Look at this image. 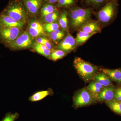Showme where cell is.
Wrapping results in <instances>:
<instances>
[{
	"label": "cell",
	"mask_w": 121,
	"mask_h": 121,
	"mask_svg": "<svg viewBox=\"0 0 121 121\" xmlns=\"http://www.w3.org/2000/svg\"><path fill=\"white\" fill-rule=\"evenodd\" d=\"M93 13L91 8H82L75 6L71 8L67 15L71 28L75 30L81 28L89 22Z\"/></svg>",
	"instance_id": "1"
},
{
	"label": "cell",
	"mask_w": 121,
	"mask_h": 121,
	"mask_svg": "<svg viewBox=\"0 0 121 121\" xmlns=\"http://www.w3.org/2000/svg\"><path fill=\"white\" fill-rule=\"evenodd\" d=\"M73 64L78 74L86 83L93 80L98 71V68L95 65L79 57H76Z\"/></svg>",
	"instance_id": "2"
},
{
	"label": "cell",
	"mask_w": 121,
	"mask_h": 121,
	"mask_svg": "<svg viewBox=\"0 0 121 121\" xmlns=\"http://www.w3.org/2000/svg\"><path fill=\"white\" fill-rule=\"evenodd\" d=\"M2 12L17 21L26 22L28 18L27 11L22 1L19 0H10Z\"/></svg>",
	"instance_id": "3"
},
{
	"label": "cell",
	"mask_w": 121,
	"mask_h": 121,
	"mask_svg": "<svg viewBox=\"0 0 121 121\" xmlns=\"http://www.w3.org/2000/svg\"><path fill=\"white\" fill-rule=\"evenodd\" d=\"M118 0H110L100 9L97 13L98 19L101 23L108 24L116 17L118 11Z\"/></svg>",
	"instance_id": "4"
},
{
	"label": "cell",
	"mask_w": 121,
	"mask_h": 121,
	"mask_svg": "<svg viewBox=\"0 0 121 121\" xmlns=\"http://www.w3.org/2000/svg\"><path fill=\"white\" fill-rule=\"evenodd\" d=\"M73 99L72 107L75 109L91 105L97 102L95 96L86 87L76 91Z\"/></svg>",
	"instance_id": "5"
},
{
	"label": "cell",
	"mask_w": 121,
	"mask_h": 121,
	"mask_svg": "<svg viewBox=\"0 0 121 121\" xmlns=\"http://www.w3.org/2000/svg\"><path fill=\"white\" fill-rule=\"evenodd\" d=\"M35 43L33 38L28 31H25L13 42L5 46L11 50H23L32 47Z\"/></svg>",
	"instance_id": "6"
},
{
	"label": "cell",
	"mask_w": 121,
	"mask_h": 121,
	"mask_svg": "<svg viewBox=\"0 0 121 121\" xmlns=\"http://www.w3.org/2000/svg\"><path fill=\"white\" fill-rule=\"evenodd\" d=\"M22 33V29L17 27H0V41L4 45L14 41Z\"/></svg>",
	"instance_id": "7"
},
{
	"label": "cell",
	"mask_w": 121,
	"mask_h": 121,
	"mask_svg": "<svg viewBox=\"0 0 121 121\" xmlns=\"http://www.w3.org/2000/svg\"><path fill=\"white\" fill-rule=\"evenodd\" d=\"M27 31L33 39L46 35L43 25L37 20H32L29 22Z\"/></svg>",
	"instance_id": "8"
},
{
	"label": "cell",
	"mask_w": 121,
	"mask_h": 121,
	"mask_svg": "<svg viewBox=\"0 0 121 121\" xmlns=\"http://www.w3.org/2000/svg\"><path fill=\"white\" fill-rule=\"evenodd\" d=\"M45 2V0H22L29 14L35 16L39 13Z\"/></svg>",
	"instance_id": "9"
},
{
	"label": "cell",
	"mask_w": 121,
	"mask_h": 121,
	"mask_svg": "<svg viewBox=\"0 0 121 121\" xmlns=\"http://www.w3.org/2000/svg\"><path fill=\"white\" fill-rule=\"evenodd\" d=\"M76 47L75 39L69 34L58 43L55 49L62 50L67 53L72 51Z\"/></svg>",
	"instance_id": "10"
},
{
	"label": "cell",
	"mask_w": 121,
	"mask_h": 121,
	"mask_svg": "<svg viewBox=\"0 0 121 121\" xmlns=\"http://www.w3.org/2000/svg\"><path fill=\"white\" fill-rule=\"evenodd\" d=\"M26 22L17 21L2 12L0 14V27H17L22 29Z\"/></svg>",
	"instance_id": "11"
},
{
	"label": "cell",
	"mask_w": 121,
	"mask_h": 121,
	"mask_svg": "<svg viewBox=\"0 0 121 121\" xmlns=\"http://www.w3.org/2000/svg\"><path fill=\"white\" fill-rule=\"evenodd\" d=\"M115 88L113 86L105 87L102 91L95 96L97 102L105 103L114 99Z\"/></svg>",
	"instance_id": "12"
},
{
	"label": "cell",
	"mask_w": 121,
	"mask_h": 121,
	"mask_svg": "<svg viewBox=\"0 0 121 121\" xmlns=\"http://www.w3.org/2000/svg\"><path fill=\"white\" fill-rule=\"evenodd\" d=\"M100 70L108 75L112 81L121 84V69H111L101 68Z\"/></svg>",
	"instance_id": "13"
},
{
	"label": "cell",
	"mask_w": 121,
	"mask_h": 121,
	"mask_svg": "<svg viewBox=\"0 0 121 121\" xmlns=\"http://www.w3.org/2000/svg\"><path fill=\"white\" fill-rule=\"evenodd\" d=\"M93 80L99 83L104 87L113 86L112 82L108 75L103 72H98Z\"/></svg>",
	"instance_id": "14"
},
{
	"label": "cell",
	"mask_w": 121,
	"mask_h": 121,
	"mask_svg": "<svg viewBox=\"0 0 121 121\" xmlns=\"http://www.w3.org/2000/svg\"><path fill=\"white\" fill-rule=\"evenodd\" d=\"M87 33H97L101 31V28L98 22L95 21L88 22L82 27L81 30Z\"/></svg>",
	"instance_id": "15"
},
{
	"label": "cell",
	"mask_w": 121,
	"mask_h": 121,
	"mask_svg": "<svg viewBox=\"0 0 121 121\" xmlns=\"http://www.w3.org/2000/svg\"><path fill=\"white\" fill-rule=\"evenodd\" d=\"M53 91L51 89L39 91L33 94L29 98L30 101L35 102L41 101L49 95L53 94Z\"/></svg>",
	"instance_id": "16"
},
{
	"label": "cell",
	"mask_w": 121,
	"mask_h": 121,
	"mask_svg": "<svg viewBox=\"0 0 121 121\" xmlns=\"http://www.w3.org/2000/svg\"><path fill=\"white\" fill-rule=\"evenodd\" d=\"M32 48L36 52L48 59H50V55L52 51L48 49L44 45L38 43L35 41L33 45Z\"/></svg>",
	"instance_id": "17"
},
{
	"label": "cell",
	"mask_w": 121,
	"mask_h": 121,
	"mask_svg": "<svg viewBox=\"0 0 121 121\" xmlns=\"http://www.w3.org/2000/svg\"><path fill=\"white\" fill-rule=\"evenodd\" d=\"M96 33H87L80 30L78 33L75 39L76 47L82 44Z\"/></svg>",
	"instance_id": "18"
},
{
	"label": "cell",
	"mask_w": 121,
	"mask_h": 121,
	"mask_svg": "<svg viewBox=\"0 0 121 121\" xmlns=\"http://www.w3.org/2000/svg\"><path fill=\"white\" fill-rule=\"evenodd\" d=\"M107 106L116 114L121 116V102L113 99L106 102Z\"/></svg>",
	"instance_id": "19"
},
{
	"label": "cell",
	"mask_w": 121,
	"mask_h": 121,
	"mask_svg": "<svg viewBox=\"0 0 121 121\" xmlns=\"http://www.w3.org/2000/svg\"><path fill=\"white\" fill-rule=\"evenodd\" d=\"M104 87L99 83L92 80L86 87L95 97L102 91Z\"/></svg>",
	"instance_id": "20"
},
{
	"label": "cell",
	"mask_w": 121,
	"mask_h": 121,
	"mask_svg": "<svg viewBox=\"0 0 121 121\" xmlns=\"http://www.w3.org/2000/svg\"><path fill=\"white\" fill-rule=\"evenodd\" d=\"M110 0H82L84 3L89 8H92L98 9L101 8L104 5Z\"/></svg>",
	"instance_id": "21"
},
{
	"label": "cell",
	"mask_w": 121,
	"mask_h": 121,
	"mask_svg": "<svg viewBox=\"0 0 121 121\" xmlns=\"http://www.w3.org/2000/svg\"><path fill=\"white\" fill-rule=\"evenodd\" d=\"M59 25L63 31L68 30V19L67 12L63 10L60 13L59 19Z\"/></svg>",
	"instance_id": "22"
},
{
	"label": "cell",
	"mask_w": 121,
	"mask_h": 121,
	"mask_svg": "<svg viewBox=\"0 0 121 121\" xmlns=\"http://www.w3.org/2000/svg\"><path fill=\"white\" fill-rule=\"evenodd\" d=\"M57 10H58L57 8L54 4L46 3L43 4L40 9L41 17L43 18L46 15L52 13Z\"/></svg>",
	"instance_id": "23"
},
{
	"label": "cell",
	"mask_w": 121,
	"mask_h": 121,
	"mask_svg": "<svg viewBox=\"0 0 121 121\" xmlns=\"http://www.w3.org/2000/svg\"><path fill=\"white\" fill-rule=\"evenodd\" d=\"M50 34V38L56 44L59 43V42L63 39L65 35L64 31L60 30L59 29L51 32Z\"/></svg>",
	"instance_id": "24"
},
{
	"label": "cell",
	"mask_w": 121,
	"mask_h": 121,
	"mask_svg": "<svg viewBox=\"0 0 121 121\" xmlns=\"http://www.w3.org/2000/svg\"><path fill=\"white\" fill-rule=\"evenodd\" d=\"M60 15L58 11L56 10L54 12L46 15L43 17V22L45 23L56 22L59 20Z\"/></svg>",
	"instance_id": "25"
},
{
	"label": "cell",
	"mask_w": 121,
	"mask_h": 121,
	"mask_svg": "<svg viewBox=\"0 0 121 121\" xmlns=\"http://www.w3.org/2000/svg\"><path fill=\"white\" fill-rule=\"evenodd\" d=\"M67 54V53L62 50L53 49L51 52L50 59L53 61H56L60 59H62Z\"/></svg>",
	"instance_id": "26"
},
{
	"label": "cell",
	"mask_w": 121,
	"mask_h": 121,
	"mask_svg": "<svg viewBox=\"0 0 121 121\" xmlns=\"http://www.w3.org/2000/svg\"><path fill=\"white\" fill-rule=\"evenodd\" d=\"M36 42L38 43L41 44L45 46L48 49L52 51V46L50 40L47 37L44 36H40L36 38Z\"/></svg>",
	"instance_id": "27"
},
{
	"label": "cell",
	"mask_w": 121,
	"mask_h": 121,
	"mask_svg": "<svg viewBox=\"0 0 121 121\" xmlns=\"http://www.w3.org/2000/svg\"><path fill=\"white\" fill-rule=\"evenodd\" d=\"M43 25L45 31L49 33L55 30L59 29L60 27L58 23L57 22L50 23H44Z\"/></svg>",
	"instance_id": "28"
},
{
	"label": "cell",
	"mask_w": 121,
	"mask_h": 121,
	"mask_svg": "<svg viewBox=\"0 0 121 121\" xmlns=\"http://www.w3.org/2000/svg\"><path fill=\"white\" fill-rule=\"evenodd\" d=\"M76 0H58L57 6L60 8H68L73 6Z\"/></svg>",
	"instance_id": "29"
},
{
	"label": "cell",
	"mask_w": 121,
	"mask_h": 121,
	"mask_svg": "<svg viewBox=\"0 0 121 121\" xmlns=\"http://www.w3.org/2000/svg\"><path fill=\"white\" fill-rule=\"evenodd\" d=\"M19 117V114L18 113L9 112L5 114L4 117L1 121H15Z\"/></svg>",
	"instance_id": "30"
},
{
	"label": "cell",
	"mask_w": 121,
	"mask_h": 121,
	"mask_svg": "<svg viewBox=\"0 0 121 121\" xmlns=\"http://www.w3.org/2000/svg\"><path fill=\"white\" fill-rule=\"evenodd\" d=\"M114 99L121 102V87L115 88Z\"/></svg>",
	"instance_id": "31"
},
{
	"label": "cell",
	"mask_w": 121,
	"mask_h": 121,
	"mask_svg": "<svg viewBox=\"0 0 121 121\" xmlns=\"http://www.w3.org/2000/svg\"><path fill=\"white\" fill-rule=\"evenodd\" d=\"M58 1V0H45L46 3H49L53 4H57Z\"/></svg>",
	"instance_id": "32"
}]
</instances>
